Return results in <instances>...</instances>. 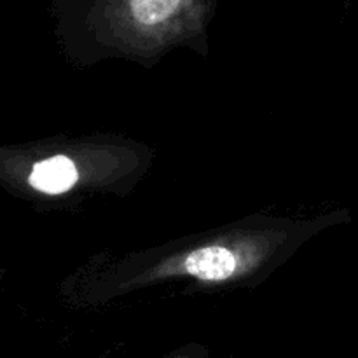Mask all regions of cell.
Masks as SVG:
<instances>
[{"instance_id":"1","label":"cell","mask_w":358,"mask_h":358,"mask_svg":"<svg viewBox=\"0 0 358 358\" xmlns=\"http://www.w3.org/2000/svg\"><path fill=\"white\" fill-rule=\"evenodd\" d=\"M93 9L122 30L142 35H173L196 30L213 0H90Z\"/></svg>"},{"instance_id":"2","label":"cell","mask_w":358,"mask_h":358,"mask_svg":"<svg viewBox=\"0 0 358 358\" xmlns=\"http://www.w3.org/2000/svg\"><path fill=\"white\" fill-rule=\"evenodd\" d=\"M259 259V248L250 243L241 245H210L184 255L177 264H171V271L191 275L199 280L219 282L227 280L248 268L250 262Z\"/></svg>"},{"instance_id":"3","label":"cell","mask_w":358,"mask_h":358,"mask_svg":"<svg viewBox=\"0 0 358 358\" xmlns=\"http://www.w3.org/2000/svg\"><path fill=\"white\" fill-rule=\"evenodd\" d=\"M28 182L34 189L48 194H59L77 182V170L65 156H55L41 161L34 166Z\"/></svg>"}]
</instances>
